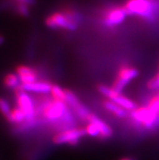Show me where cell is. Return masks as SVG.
Masks as SVG:
<instances>
[{
    "instance_id": "6da1fadb",
    "label": "cell",
    "mask_w": 159,
    "mask_h": 160,
    "mask_svg": "<svg viewBox=\"0 0 159 160\" xmlns=\"http://www.w3.org/2000/svg\"><path fill=\"white\" fill-rule=\"evenodd\" d=\"M79 16L72 9H65L62 12H55L47 16L45 24L48 28L75 31L78 28Z\"/></svg>"
},
{
    "instance_id": "7a4b0ae2",
    "label": "cell",
    "mask_w": 159,
    "mask_h": 160,
    "mask_svg": "<svg viewBox=\"0 0 159 160\" xmlns=\"http://www.w3.org/2000/svg\"><path fill=\"white\" fill-rule=\"evenodd\" d=\"M123 8L127 16H137L145 20H154L159 14V2L156 0H127Z\"/></svg>"
},
{
    "instance_id": "3957f363",
    "label": "cell",
    "mask_w": 159,
    "mask_h": 160,
    "mask_svg": "<svg viewBox=\"0 0 159 160\" xmlns=\"http://www.w3.org/2000/svg\"><path fill=\"white\" fill-rule=\"evenodd\" d=\"M68 108L69 107L65 102L52 99L45 104L42 113L43 117L48 121L56 122L58 120H65L67 123H71L72 117Z\"/></svg>"
},
{
    "instance_id": "277c9868",
    "label": "cell",
    "mask_w": 159,
    "mask_h": 160,
    "mask_svg": "<svg viewBox=\"0 0 159 160\" xmlns=\"http://www.w3.org/2000/svg\"><path fill=\"white\" fill-rule=\"evenodd\" d=\"M15 96L16 107L20 108L26 116V122L19 126L28 125L34 120L37 115V108L34 101L29 93L24 91L20 88L15 90Z\"/></svg>"
},
{
    "instance_id": "5b68a950",
    "label": "cell",
    "mask_w": 159,
    "mask_h": 160,
    "mask_svg": "<svg viewBox=\"0 0 159 160\" xmlns=\"http://www.w3.org/2000/svg\"><path fill=\"white\" fill-rule=\"evenodd\" d=\"M130 116L133 121L146 129H151L159 125V117L146 105L137 107L132 111Z\"/></svg>"
},
{
    "instance_id": "8992f818",
    "label": "cell",
    "mask_w": 159,
    "mask_h": 160,
    "mask_svg": "<svg viewBox=\"0 0 159 160\" xmlns=\"http://www.w3.org/2000/svg\"><path fill=\"white\" fill-rule=\"evenodd\" d=\"M97 89L98 91L103 96H105L107 99L114 102L115 103L120 106L121 108H123L127 112H132L137 107L135 102L124 96L120 92L116 91L112 87H109L105 85H98Z\"/></svg>"
},
{
    "instance_id": "52a82bcc",
    "label": "cell",
    "mask_w": 159,
    "mask_h": 160,
    "mask_svg": "<svg viewBox=\"0 0 159 160\" xmlns=\"http://www.w3.org/2000/svg\"><path fill=\"white\" fill-rule=\"evenodd\" d=\"M84 128H71L63 129L57 132L53 137V142L56 145H72L75 146L81 140V138L85 136Z\"/></svg>"
},
{
    "instance_id": "ba28073f",
    "label": "cell",
    "mask_w": 159,
    "mask_h": 160,
    "mask_svg": "<svg viewBox=\"0 0 159 160\" xmlns=\"http://www.w3.org/2000/svg\"><path fill=\"white\" fill-rule=\"evenodd\" d=\"M138 75H139V71L136 68L128 65H123L119 69L116 78L111 87L116 91L122 93L123 89L132 80L137 78Z\"/></svg>"
},
{
    "instance_id": "9c48e42d",
    "label": "cell",
    "mask_w": 159,
    "mask_h": 160,
    "mask_svg": "<svg viewBox=\"0 0 159 160\" xmlns=\"http://www.w3.org/2000/svg\"><path fill=\"white\" fill-rule=\"evenodd\" d=\"M127 13L123 6H114L107 8L102 14V22L109 28L115 27L123 22Z\"/></svg>"
},
{
    "instance_id": "30bf717a",
    "label": "cell",
    "mask_w": 159,
    "mask_h": 160,
    "mask_svg": "<svg viewBox=\"0 0 159 160\" xmlns=\"http://www.w3.org/2000/svg\"><path fill=\"white\" fill-rule=\"evenodd\" d=\"M69 108L74 111L79 118H81L83 120H87L91 112L89 109L83 105L81 101L78 99L77 95L72 91L66 89V101H65Z\"/></svg>"
},
{
    "instance_id": "8fae6325",
    "label": "cell",
    "mask_w": 159,
    "mask_h": 160,
    "mask_svg": "<svg viewBox=\"0 0 159 160\" xmlns=\"http://www.w3.org/2000/svg\"><path fill=\"white\" fill-rule=\"evenodd\" d=\"M16 73L20 78L21 85H27L38 81V73L33 68L28 65L20 64L16 68Z\"/></svg>"
},
{
    "instance_id": "7c38bea8",
    "label": "cell",
    "mask_w": 159,
    "mask_h": 160,
    "mask_svg": "<svg viewBox=\"0 0 159 160\" xmlns=\"http://www.w3.org/2000/svg\"><path fill=\"white\" fill-rule=\"evenodd\" d=\"M52 84L47 81H37L27 85H20L19 88L28 93L47 94L51 93Z\"/></svg>"
},
{
    "instance_id": "4fadbf2b",
    "label": "cell",
    "mask_w": 159,
    "mask_h": 160,
    "mask_svg": "<svg viewBox=\"0 0 159 160\" xmlns=\"http://www.w3.org/2000/svg\"><path fill=\"white\" fill-rule=\"evenodd\" d=\"M86 121L93 123V124L97 126L99 132H100V138H101L107 139V138H110L113 135V129L111 128V126L108 125L105 121H103L102 119H100L98 116H97L92 112L89 116Z\"/></svg>"
},
{
    "instance_id": "5bb4252c",
    "label": "cell",
    "mask_w": 159,
    "mask_h": 160,
    "mask_svg": "<svg viewBox=\"0 0 159 160\" xmlns=\"http://www.w3.org/2000/svg\"><path fill=\"white\" fill-rule=\"evenodd\" d=\"M5 119L9 124L16 126L21 125L26 122V116L24 112L17 107L12 108L9 115Z\"/></svg>"
},
{
    "instance_id": "9a60e30c",
    "label": "cell",
    "mask_w": 159,
    "mask_h": 160,
    "mask_svg": "<svg viewBox=\"0 0 159 160\" xmlns=\"http://www.w3.org/2000/svg\"><path fill=\"white\" fill-rule=\"evenodd\" d=\"M103 107L107 111L118 118H125L127 116V111L108 99L103 102Z\"/></svg>"
},
{
    "instance_id": "2e32d148",
    "label": "cell",
    "mask_w": 159,
    "mask_h": 160,
    "mask_svg": "<svg viewBox=\"0 0 159 160\" xmlns=\"http://www.w3.org/2000/svg\"><path fill=\"white\" fill-rule=\"evenodd\" d=\"M3 85L6 88L9 89L16 90L20 86V78L16 73L9 72L4 76L3 77Z\"/></svg>"
},
{
    "instance_id": "e0dca14e",
    "label": "cell",
    "mask_w": 159,
    "mask_h": 160,
    "mask_svg": "<svg viewBox=\"0 0 159 160\" xmlns=\"http://www.w3.org/2000/svg\"><path fill=\"white\" fill-rule=\"evenodd\" d=\"M50 93L52 97V99L62 102L66 101V90L59 85H53Z\"/></svg>"
},
{
    "instance_id": "ac0fdd59",
    "label": "cell",
    "mask_w": 159,
    "mask_h": 160,
    "mask_svg": "<svg viewBox=\"0 0 159 160\" xmlns=\"http://www.w3.org/2000/svg\"><path fill=\"white\" fill-rule=\"evenodd\" d=\"M84 130H85V135L87 136H89L91 138H100V132L98 128L93 123L88 122V124L84 128Z\"/></svg>"
},
{
    "instance_id": "d6986e66",
    "label": "cell",
    "mask_w": 159,
    "mask_h": 160,
    "mask_svg": "<svg viewBox=\"0 0 159 160\" xmlns=\"http://www.w3.org/2000/svg\"><path fill=\"white\" fill-rule=\"evenodd\" d=\"M14 8L16 12H17V14L20 15V16L28 17V16H29V14H30L29 6L27 5V4L21 3V2H16Z\"/></svg>"
},
{
    "instance_id": "ffe728a7",
    "label": "cell",
    "mask_w": 159,
    "mask_h": 160,
    "mask_svg": "<svg viewBox=\"0 0 159 160\" xmlns=\"http://www.w3.org/2000/svg\"><path fill=\"white\" fill-rule=\"evenodd\" d=\"M12 107H11L10 102L4 98L0 97V114L6 118L9 115V113L12 111Z\"/></svg>"
},
{
    "instance_id": "44dd1931",
    "label": "cell",
    "mask_w": 159,
    "mask_h": 160,
    "mask_svg": "<svg viewBox=\"0 0 159 160\" xmlns=\"http://www.w3.org/2000/svg\"><path fill=\"white\" fill-rule=\"evenodd\" d=\"M147 88L149 90L159 91V68L157 74L147 82Z\"/></svg>"
},
{
    "instance_id": "7402d4cb",
    "label": "cell",
    "mask_w": 159,
    "mask_h": 160,
    "mask_svg": "<svg viewBox=\"0 0 159 160\" xmlns=\"http://www.w3.org/2000/svg\"><path fill=\"white\" fill-rule=\"evenodd\" d=\"M13 1L16 2H21V3L27 4L28 6L36 3V0H13Z\"/></svg>"
},
{
    "instance_id": "603a6c76",
    "label": "cell",
    "mask_w": 159,
    "mask_h": 160,
    "mask_svg": "<svg viewBox=\"0 0 159 160\" xmlns=\"http://www.w3.org/2000/svg\"><path fill=\"white\" fill-rule=\"evenodd\" d=\"M4 42H5V38H4L3 35L0 34V47H1Z\"/></svg>"
},
{
    "instance_id": "cb8c5ba5",
    "label": "cell",
    "mask_w": 159,
    "mask_h": 160,
    "mask_svg": "<svg viewBox=\"0 0 159 160\" xmlns=\"http://www.w3.org/2000/svg\"><path fill=\"white\" fill-rule=\"evenodd\" d=\"M120 160H134V159H133V158H123Z\"/></svg>"
}]
</instances>
